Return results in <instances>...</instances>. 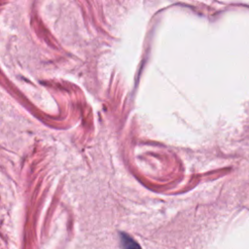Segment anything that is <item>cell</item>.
I'll list each match as a JSON object with an SVG mask.
<instances>
[{
    "label": "cell",
    "mask_w": 249,
    "mask_h": 249,
    "mask_svg": "<svg viewBox=\"0 0 249 249\" xmlns=\"http://www.w3.org/2000/svg\"><path fill=\"white\" fill-rule=\"evenodd\" d=\"M121 249H142L140 245L129 235L125 233L121 234Z\"/></svg>",
    "instance_id": "obj_1"
}]
</instances>
